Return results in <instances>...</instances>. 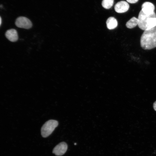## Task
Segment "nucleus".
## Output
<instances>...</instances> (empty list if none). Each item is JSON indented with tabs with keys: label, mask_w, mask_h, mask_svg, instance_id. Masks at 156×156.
<instances>
[{
	"label": "nucleus",
	"mask_w": 156,
	"mask_h": 156,
	"mask_svg": "<svg viewBox=\"0 0 156 156\" xmlns=\"http://www.w3.org/2000/svg\"><path fill=\"white\" fill-rule=\"evenodd\" d=\"M141 47L149 50L156 47V27L144 30L140 40Z\"/></svg>",
	"instance_id": "nucleus-1"
},
{
	"label": "nucleus",
	"mask_w": 156,
	"mask_h": 156,
	"mask_svg": "<svg viewBox=\"0 0 156 156\" xmlns=\"http://www.w3.org/2000/svg\"><path fill=\"white\" fill-rule=\"evenodd\" d=\"M58 124L57 121L53 120H49L43 125L41 129V134L44 138L49 135L53 131Z\"/></svg>",
	"instance_id": "nucleus-2"
},
{
	"label": "nucleus",
	"mask_w": 156,
	"mask_h": 156,
	"mask_svg": "<svg viewBox=\"0 0 156 156\" xmlns=\"http://www.w3.org/2000/svg\"><path fill=\"white\" fill-rule=\"evenodd\" d=\"M150 17L156 18L155 12L150 14H145L141 10L138 14V26L139 28L144 31L147 30V22L148 19Z\"/></svg>",
	"instance_id": "nucleus-3"
},
{
	"label": "nucleus",
	"mask_w": 156,
	"mask_h": 156,
	"mask_svg": "<svg viewBox=\"0 0 156 156\" xmlns=\"http://www.w3.org/2000/svg\"><path fill=\"white\" fill-rule=\"evenodd\" d=\"M15 24L18 27L25 29H29L32 26V23L30 20L23 16L18 17L16 20Z\"/></svg>",
	"instance_id": "nucleus-4"
},
{
	"label": "nucleus",
	"mask_w": 156,
	"mask_h": 156,
	"mask_svg": "<svg viewBox=\"0 0 156 156\" xmlns=\"http://www.w3.org/2000/svg\"><path fill=\"white\" fill-rule=\"evenodd\" d=\"M67 149V145L64 142L60 143L53 149V153L57 156H61L64 155Z\"/></svg>",
	"instance_id": "nucleus-5"
},
{
	"label": "nucleus",
	"mask_w": 156,
	"mask_h": 156,
	"mask_svg": "<svg viewBox=\"0 0 156 156\" xmlns=\"http://www.w3.org/2000/svg\"><path fill=\"white\" fill-rule=\"evenodd\" d=\"M129 7V5L127 2L122 1L116 4L114 6V9L115 11L117 13H122L127 11Z\"/></svg>",
	"instance_id": "nucleus-6"
},
{
	"label": "nucleus",
	"mask_w": 156,
	"mask_h": 156,
	"mask_svg": "<svg viewBox=\"0 0 156 156\" xmlns=\"http://www.w3.org/2000/svg\"><path fill=\"white\" fill-rule=\"evenodd\" d=\"M141 10L145 14H150L154 12L155 7L154 5L149 2H144L142 5Z\"/></svg>",
	"instance_id": "nucleus-7"
},
{
	"label": "nucleus",
	"mask_w": 156,
	"mask_h": 156,
	"mask_svg": "<svg viewBox=\"0 0 156 156\" xmlns=\"http://www.w3.org/2000/svg\"><path fill=\"white\" fill-rule=\"evenodd\" d=\"M5 36L10 41L15 42L18 39V36L17 31L14 29H10L7 30L5 32Z\"/></svg>",
	"instance_id": "nucleus-8"
},
{
	"label": "nucleus",
	"mask_w": 156,
	"mask_h": 156,
	"mask_svg": "<svg viewBox=\"0 0 156 156\" xmlns=\"http://www.w3.org/2000/svg\"><path fill=\"white\" fill-rule=\"evenodd\" d=\"M107 26L109 29L116 28L118 25V22L116 19L113 17H109L106 21Z\"/></svg>",
	"instance_id": "nucleus-9"
},
{
	"label": "nucleus",
	"mask_w": 156,
	"mask_h": 156,
	"mask_svg": "<svg viewBox=\"0 0 156 156\" xmlns=\"http://www.w3.org/2000/svg\"><path fill=\"white\" fill-rule=\"evenodd\" d=\"M138 24V18L133 17L129 20L126 24V27L129 29H131L135 27Z\"/></svg>",
	"instance_id": "nucleus-10"
},
{
	"label": "nucleus",
	"mask_w": 156,
	"mask_h": 156,
	"mask_svg": "<svg viewBox=\"0 0 156 156\" xmlns=\"http://www.w3.org/2000/svg\"><path fill=\"white\" fill-rule=\"evenodd\" d=\"M156 27V18H149L147 23V30Z\"/></svg>",
	"instance_id": "nucleus-11"
},
{
	"label": "nucleus",
	"mask_w": 156,
	"mask_h": 156,
	"mask_svg": "<svg viewBox=\"0 0 156 156\" xmlns=\"http://www.w3.org/2000/svg\"><path fill=\"white\" fill-rule=\"evenodd\" d=\"M114 2V0H103L102 5L105 8L109 9L112 6Z\"/></svg>",
	"instance_id": "nucleus-12"
},
{
	"label": "nucleus",
	"mask_w": 156,
	"mask_h": 156,
	"mask_svg": "<svg viewBox=\"0 0 156 156\" xmlns=\"http://www.w3.org/2000/svg\"><path fill=\"white\" fill-rule=\"evenodd\" d=\"M139 0H126L127 1L131 3H134L137 2Z\"/></svg>",
	"instance_id": "nucleus-13"
},
{
	"label": "nucleus",
	"mask_w": 156,
	"mask_h": 156,
	"mask_svg": "<svg viewBox=\"0 0 156 156\" xmlns=\"http://www.w3.org/2000/svg\"><path fill=\"white\" fill-rule=\"evenodd\" d=\"M153 107L154 110L156 111V101L153 104Z\"/></svg>",
	"instance_id": "nucleus-14"
},
{
	"label": "nucleus",
	"mask_w": 156,
	"mask_h": 156,
	"mask_svg": "<svg viewBox=\"0 0 156 156\" xmlns=\"http://www.w3.org/2000/svg\"><path fill=\"white\" fill-rule=\"evenodd\" d=\"M0 25H1V17H0Z\"/></svg>",
	"instance_id": "nucleus-15"
}]
</instances>
